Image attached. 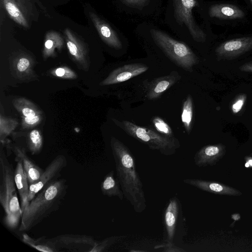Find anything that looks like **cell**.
<instances>
[{
    "label": "cell",
    "mask_w": 252,
    "mask_h": 252,
    "mask_svg": "<svg viewBox=\"0 0 252 252\" xmlns=\"http://www.w3.org/2000/svg\"><path fill=\"white\" fill-rule=\"evenodd\" d=\"M110 146L115 163L117 178L124 197L138 213L146 208L143 184L137 172L134 158L128 148L121 141L112 137Z\"/></svg>",
    "instance_id": "obj_1"
},
{
    "label": "cell",
    "mask_w": 252,
    "mask_h": 252,
    "mask_svg": "<svg viewBox=\"0 0 252 252\" xmlns=\"http://www.w3.org/2000/svg\"><path fill=\"white\" fill-rule=\"evenodd\" d=\"M66 182L64 179L55 180L35 196L22 212L20 231L31 230L59 209L67 193Z\"/></svg>",
    "instance_id": "obj_2"
},
{
    "label": "cell",
    "mask_w": 252,
    "mask_h": 252,
    "mask_svg": "<svg viewBox=\"0 0 252 252\" xmlns=\"http://www.w3.org/2000/svg\"><path fill=\"white\" fill-rule=\"evenodd\" d=\"M16 189L12 164L1 147L0 151V203L5 213L3 223L10 230L16 229L22 217Z\"/></svg>",
    "instance_id": "obj_3"
},
{
    "label": "cell",
    "mask_w": 252,
    "mask_h": 252,
    "mask_svg": "<svg viewBox=\"0 0 252 252\" xmlns=\"http://www.w3.org/2000/svg\"><path fill=\"white\" fill-rule=\"evenodd\" d=\"M113 121L129 135L147 145L150 149L159 151L162 155H173L180 147L178 141L174 137L171 138L159 134L128 121L119 122L114 120Z\"/></svg>",
    "instance_id": "obj_4"
},
{
    "label": "cell",
    "mask_w": 252,
    "mask_h": 252,
    "mask_svg": "<svg viewBox=\"0 0 252 252\" xmlns=\"http://www.w3.org/2000/svg\"><path fill=\"white\" fill-rule=\"evenodd\" d=\"M151 32L155 43L175 64L192 71L193 66L198 63V59L187 45L161 31L153 29Z\"/></svg>",
    "instance_id": "obj_5"
},
{
    "label": "cell",
    "mask_w": 252,
    "mask_h": 252,
    "mask_svg": "<svg viewBox=\"0 0 252 252\" xmlns=\"http://www.w3.org/2000/svg\"><path fill=\"white\" fill-rule=\"evenodd\" d=\"M184 218L181 203L174 196L170 199L163 214L164 239L175 244L179 240V232L184 234Z\"/></svg>",
    "instance_id": "obj_6"
},
{
    "label": "cell",
    "mask_w": 252,
    "mask_h": 252,
    "mask_svg": "<svg viewBox=\"0 0 252 252\" xmlns=\"http://www.w3.org/2000/svg\"><path fill=\"white\" fill-rule=\"evenodd\" d=\"M175 17L180 23L187 27L193 39L204 42L206 34L195 23L192 14V9L197 5L196 0H173Z\"/></svg>",
    "instance_id": "obj_7"
},
{
    "label": "cell",
    "mask_w": 252,
    "mask_h": 252,
    "mask_svg": "<svg viewBox=\"0 0 252 252\" xmlns=\"http://www.w3.org/2000/svg\"><path fill=\"white\" fill-rule=\"evenodd\" d=\"M67 161L62 155L57 156L47 166L39 179L30 185L28 204L47 185L58 179L62 171L67 166Z\"/></svg>",
    "instance_id": "obj_8"
},
{
    "label": "cell",
    "mask_w": 252,
    "mask_h": 252,
    "mask_svg": "<svg viewBox=\"0 0 252 252\" xmlns=\"http://www.w3.org/2000/svg\"><path fill=\"white\" fill-rule=\"evenodd\" d=\"M252 50V35L240 37L224 41L216 49L217 57L231 60Z\"/></svg>",
    "instance_id": "obj_9"
},
{
    "label": "cell",
    "mask_w": 252,
    "mask_h": 252,
    "mask_svg": "<svg viewBox=\"0 0 252 252\" xmlns=\"http://www.w3.org/2000/svg\"><path fill=\"white\" fill-rule=\"evenodd\" d=\"M64 33L66 46L71 59L81 69L88 71L90 61L86 46L70 30L65 29Z\"/></svg>",
    "instance_id": "obj_10"
},
{
    "label": "cell",
    "mask_w": 252,
    "mask_h": 252,
    "mask_svg": "<svg viewBox=\"0 0 252 252\" xmlns=\"http://www.w3.org/2000/svg\"><path fill=\"white\" fill-rule=\"evenodd\" d=\"M60 250L64 249L70 252H91L97 241L91 236L78 234H63L54 237Z\"/></svg>",
    "instance_id": "obj_11"
},
{
    "label": "cell",
    "mask_w": 252,
    "mask_h": 252,
    "mask_svg": "<svg viewBox=\"0 0 252 252\" xmlns=\"http://www.w3.org/2000/svg\"><path fill=\"white\" fill-rule=\"evenodd\" d=\"M8 15L16 23L29 28L32 18V8L26 0H1Z\"/></svg>",
    "instance_id": "obj_12"
},
{
    "label": "cell",
    "mask_w": 252,
    "mask_h": 252,
    "mask_svg": "<svg viewBox=\"0 0 252 252\" xmlns=\"http://www.w3.org/2000/svg\"><path fill=\"white\" fill-rule=\"evenodd\" d=\"M148 68L147 65L142 63L125 64L113 70L99 84L106 86L126 81L143 73Z\"/></svg>",
    "instance_id": "obj_13"
},
{
    "label": "cell",
    "mask_w": 252,
    "mask_h": 252,
    "mask_svg": "<svg viewBox=\"0 0 252 252\" xmlns=\"http://www.w3.org/2000/svg\"><path fill=\"white\" fill-rule=\"evenodd\" d=\"M208 14L211 18L219 21H240L246 17V13L243 9L236 4L227 3L211 4L208 9Z\"/></svg>",
    "instance_id": "obj_14"
},
{
    "label": "cell",
    "mask_w": 252,
    "mask_h": 252,
    "mask_svg": "<svg viewBox=\"0 0 252 252\" xmlns=\"http://www.w3.org/2000/svg\"><path fill=\"white\" fill-rule=\"evenodd\" d=\"M7 147L15 156V160H21L27 175L30 185L35 182L41 175L44 170L36 165L27 155L26 150L22 146L12 145L8 142Z\"/></svg>",
    "instance_id": "obj_15"
},
{
    "label": "cell",
    "mask_w": 252,
    "mask_h": 252,
    "mask_svg": "<svg viewBox=\"0 0 252 252\" xmlns=\"http://www.w3.org/2000/svg\"><path fill=\"white\" fill-rule=\"evenodd\" d=\"M226 147L222 144L208 145L196 152L194 157L195 164L199 167L214 166L225 155Z\"/></svg>",
    "instance_id": "obj_16"
},
{
    "label": "cell",
    "mask_w": 252,
    "mask_h": 252,
    "mask_svg": "<svg viewBox=\"0 0 252 252\" xmlns=\"http://www.w3.org/2000/svg\"><path fill=\"white\" fill-rule=\"evenodd\" d=\"M184 183L210 193L229 196H240L242 192L229 186L213 181L201 179H186Z\"/></svg>",
    "instance_id": "obj_17"
},
{
    "label": "cell",
    "mask_w": 252,
    "mask_h": 252,
    "mask_svg": "<svg viewBox=\"0 0 252 252\" xmlns=\"http://www.w3.org/2000/svg\"><path fill=\"white\" fill-rule=\"evenodd\" d=\"M180 78L179 73L174 71L168 75L154 79L147 85V97L151 100L158 98Z\"/></svg>",
    "instance_id": "obj_18"
},
{
    "label": "cell",
    "mask_w": 252,
    "mask_h": 252,
    "mask_svg": "<svg viewBox=\"0 0 252 252\" xmlns=\"http://www.w3.org/2000/svg\"><path fill=\"white\" fill-rule=\"evenodd\" d=\"M89 15L102 40L112 48L117 49H121L122 47V42L111 27L95 13L90 12Z\"/></svg>",
    "instance_id": "obj_19"
},
{
    "label": "cell",
    "mask_w": 252,
    "mask_h": 252,
    "mask_svg": "<svg viewBox=\"0 0 252 252\" xmlns=\"http://www.w3.org/2000/svg\"><path fill=\"white\" fill-rule=\"evenodd\" d=\"M16 166L14 170V179L17 189L20 198L22 212L28 205V197L30 184L21 160H16Z\"/></svg>",
    "instance_id": "obj_20"
},
{
    "label": "cell",
    "mask_w": 252,
    "mask_h": 252,
    "mask_svg": "<svg viewBox=\"0 0 252 252\" xmlns=\"http://www.w3.org/2000/svg\"><path fill=\"white\" fill-rule=\"evenodd\" d=\"M22 241L33 249L43 252H58L60 250L54 238L41 236L37 238L31 237L26 233L22 234Z\"/></svg>",
    "instance_id": "obj_21"
},
{
    "label": "cell",
    "mask_w": 252,
    "mask_h": 252,
    "mask_svg": "<svg viewBox=\"0 0 252 252\" xmlns=\"http://www.w3.org/2000/svg\"><path fill=\"white\" fill-rule=\"evenodd\" d=\"M33 63L32 58L27 55L18 56L12 63V67L16 77L24 80L34 75L33 71Z\"/></svg>",
    "instance_id": "obj_22"
},
{
    "label": "cell",
    "mask_w": 252,
    "mask_h": 252,
    "mask_svg": "<svg viewBox=\"0 0 252 252\" xmlns=\"http://www.w3.org/2000/svg\"><path fill=\"white\" fill-rule=\"evenodd\" d=\"M63 45L64 41L60 34L53 31L48 32L45 37L42 51L43 58L46 60L55 57L56 51H61Z\"/></svg>",
    "instance_id": "obj_23"
},
{
    "label": "cell",
    "mask_w": 252,
    "mask_h": 252,
    "mask_svg": "<svg viewBox=\"0 0 252 252\" xmlns=\"http://www.w3.org/2000/svg\"><path fill=\"white\" fill-rule=\"evenodd\" d=\"M117 178L114 176V170H111L104 177L100 184L102 194L108 197H117L121 200L124 197L123 192Z\"/></svg>",
    "instance_id": "obj_24"
},
{
    "label": "cell",
    "mask_w": 252,
    "mask_h": 252,
    "mask_svg": "<svg viewBox=\"0 0 252 252\" xmlns=\"http://www.w3.org/2000/svg\"><path fill=\"white\" fill-rule=\"evenodd\" d=\"M13 103L15 108L22 117L31 118L42 114L41 110L35 104L25 98H16Z\"/></svg>",
    "instance_id": "obj_25"
},
{
    "label": "cell",
    "mask_w": 252,
    "mask_h": 252,
    "mask_svg": "<svg viewBox=\"0 0 252 252\" xmlns=\"http://www.w3.org/2000/svg\"><path fill=\"white\" fill-rule=\"evenodd\" d=\"M26 143L28 150L32 155L39 154L43 144L41 132L35 129L31 130L27 136Z\"/></svg>",
    "instance_id": "obj_26"
},
{
    "label": "cell",
    "mask_w": 252,
    "mask_h": 252,
    "mask_svg": "<svg viewBox=\"0 0 252 252\" xmlns=\"http://www.w3.org/2000/svg\"><path fill=\"white\" fill-rule=\"evenodd\" d=\"M193 117V103L192 97L188 95L183 103L181 119L187 132L189 134Z\"/></svg>",
    "instance_id": "obj_27"
},
{
    "label": "cell",
    "mask_w": 252,
    "mask_h": 252,
    "mask_svg": "<svg viewBox=\"0 0 252 252\" xmlns=\"http://www.w3.org/2000/svg\"><path fill=\"white\" fill-rule=\"evenodd\" d=\"M18 125L17 120L0 115V139L1 143L5 142L7 136L14 130Z\"/></svg>",
    "instance_id": "obj_28"
},
{
    "label": "cell",
    "mask_w": 252,
    "mask_h": 252,
    "mask_svg": "<svg viewBox=\"0 0 252 252\" xmlns=\"http://www.w3.org/2000/svg\"><path fill=\"white\" fill-rule=\"evenodd\" d=\"M50 74L55 77L65 79H75L77 75L75 72L66 66H61L50 70Z\"/></svg>",
    "instance_id": "obj_29"
},
{
    "label": "cell",
    "mask_w": 252,
    "mask_h": 252,
    "mask_svg": "<svg viewBox=\"0 0 252 252\" xmlns=\"http://www.w3.org/2000/svg\"><path fill=\"white\" fill-rule=\"evenodd\" d=\"M153 123L157 130L163 135L174 138L171 127L163 119L159 117H155L153 119Z\"/></svg>",
    "instance_id": "obj_30"
},
{
    "label": "cell",
    "mask_w": 252,
    "mask_h": 252,
    "mask_svg": "<svg viewBox=\"0 0 252 252\" xmlns=\"http://www.w3.org/2000/svg\"><path fill=\"white\" fill-rule=\"evenodd\" d=\"M121 236H112L102 241H97L95 246L93 248L91 252H104L118 240L121 239Z\"/></svg>",
    "instance_id": "obj_31"
},
{
    "label": "cell",
    "mask_w": 252,
    "mask_h": 252,
    "mask_svg": "<svg viewBox=\"0 0 252 252\" xmlns=\"http://www.w3.org/2000/svg\"><path fill=\"white\" fill-rule=\"evenodd\" d=\"M43 119V115L39 114L31 118L22 117L23 128H30L39 124Z\"/></svg>",
    "instance_id": "obj_32"
},
{
    "label": "cell",
    "mask_w": 252,
    "mask_h": 252,
    "mask_svg": "<svg viewBox=\"0 0 252 252\" xmlns=\"http://www.w3.org/2000/svg\"><path fill=\"white\" fill-rule=\"evenodd\" d=\"M247 95L242 94L238 95L232 102L231 109L234 114L239 113L243 108L246 100Z\"/></svg>",
    "instance_id": "obj_33"
},
{
    "label": "cell",
    "mask_w": 252,
    "mask_h": 252,
    "mask_svg": "<svg viewBox=\"0 0 252 252\" xmlns=\"http://www.w3.org/2000/svg\"><path fill=\"white\" fill-rule=\"evenodd\" d=\"M156 249H160L164 252H186L184 249L178 247L175 244L166 242L155 247Z\"/></svg>",
    "instance_id": "obj_34"
},
{
    "label": "cell",
    "mask_w": 252,
    "mask_h": 252,
    "mask_svg": "<svg viewBox=\"0 0 252 252\" xmlns=\"http://www.w3.org/2000/svg\"><path fill=\"white\" fill-rule=\"evenodd\" d=\"M124 4L129 6H143L147 4L150 0H121Z\"/></svg>",
    "instance_id": "obj_35"
},
{
    "label": "cell",
    "mask_w": 252,
    "mask_h": 252,
    "mask_svg": "<svg viewBox=\"0 0 252 252\" xmlns=\"http://www.w3.org/2000/svg\"><path fill=\"white\" fill-rule=\"evenodd\" d=\"M239 68L242 71L252 72V61L243 64Z\"/></svg>",
    "instance_id": "obj_36"
},
{
    "label": "cell",
    "mask_w": 252,
    "mask_h": 252,
    "mask_svg": "<svg viewBox=\"0 0 252 252\" xmlns=\"http://www.w3.org/2000/svg\"><path fill=\"white\" fill-rule=\"evenodd\" d=\"M247 1V3H248L249 6L250 7V8L251 9V10L252 11V0H246Z\"/></svg>",
    "instance_id": "obj_37"
},
{
    "label": "cell",
    "mask_w": 252,
    "mask_h": 252,
    "mask_svg": "<svg viewBox=\"0 0 252 252\" xmlns=\"http://www.w3.org/2000/svg\"><path fill=\"white\" fill-rule=\"evenodd\" d=\"M250 156L252 157V153L250 155Z\"/></svg>",
    "instance_id": "obj_38"
}]
</instances>
